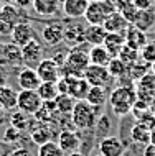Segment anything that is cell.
Listing matches in <instances>:
<instances>
[{"label":"cell","instance_id":"obj_1","mask_svg":"<svg viewBox=\"0 0 155 156\" xmlns=\"http://www.w3.org/2000/svg\"><path fill=\"white\" fill-rule=\"evenodd\" d=\"M89 46L86 43L76 48H71L66 54L65 64L61 69V77H83L89 67Z\"/></svg>","mask_w":155,"mask_h":156},{"label":"cell","instance_id":"obj_2","mask_svg":"<svg viewBox=\"0 0 155 156\" xmlns=\"http://www.w3.org/2000/svg\"><path fill=\"white\" fill-rule=\"evenodd\" d=\"M137 100L135 87L134 86H117L109 94L107 102L111 105V110L117 117H125L132 112V107Z\"/></svg>","mask_w":155,"mask_h":156},{"label":"cell","instance_id":"obj_3","mask_svg":"<svg viewBox=\"0 0 155 156\" xmlns=\"http://www.w3.org/2000/svg\"><path fill=\"white\" fill-rule=\"evenodd\" d=\"M98 119H99V108L89 105L86 100L76 102L73 112H71V125L76 130H81V132H87V130L94 128Z\"/></svg>","mask_w":155,"mask_h":156},{"label":"cell","instance_id":"obj_4","mask_svg":"<svg viewBox=\"0 0 155 156\" xmlns=\"http://www.w3.org/2000/svg\"><path fill=\"white\" fill-rule=\"evenodd\" d=\"M112 12L117 10L111 0H91L84 13V20L87 25H104L106 16L111 15Z\"/></svg>","mask_w":155,"mask_h":156},{"label":"cell","instance_id":"obj_5","mask_svg":"<svg viewBox=\"0 0 155 156\" xmlns=\"http://www.w3.org/2000/svg\"><path fill=\"white\" fill-rule=\"evenodd\" d=\"M43 100L40 99L36 90H20L18 92V102H17V110L27 113V115H35L41 108Z\"/></svg>","mask_w":155,"mask_h":156},{"label":"cell","instance_id":"obj_6","mask_svg":"<svg viewBox=\"0 0 155 156\" xmlns=\"http://www.w3.org/2000/svg\"><path fill=\"white\" fill-rule=\"evenodd\" d=\"M83 77L86 79L91 87H107L109 84H111V81H112L107 67L93 66V64H89V67L86 69V73H84Z\"/></svg>","mask_w":155,"mask_h":156},{"label":"cell","instance_id":"obj_7","mask_svg":"<svg viewBox=\"0 0 155 156\" xmlns=\"http://www.w3.org/2000/svg\"><path fill=\"white\" fill-rule=\"evenodd\" d=\"M41 82H58L61 77V69L51 58H43L41 62L35 67Z\"/></svg>","mask_w":155,"mask_h":156},{"label":"cell","instance_id":"obj_8","mask_svg":"<svg viewBox=\"0 0 155 156\" xmlns=\"http://www.w3.org/2000/svg\"><path fill=\"white\" fill-rule=\"evenodd\" d=\"M135 94H137V100L150 104V100L155 97V76L152 73H147L142 79L135 82Z\"/></svg>","mask_w":155,"mask_h":156},{"label":"cell","instance_id":"obj_9","mask_svg":"<svg viewBox=\"0 0 155 156\" xmlns=\"http://www.w3.org/2000/svg\"><path fill=\"white\" fill-rule=\"evenodd\" d=\"M22 59H23V64L27 67H31V69H35L41 62L43 49H41V44L38 43V40H33L22 48Z\"/></svg>","mask_w":155,"mask_h":156},{"label":"cell","instance_id":"obj_10","mask_svg":"<svg viewBox=\"0 0 155 156\" xmlns=\"http://www.w3.org/2000/svg\"><path fill=\"white\" fill-rule=\"evenodd\" d=\"M125 151V145L119 136L107 135L102 136L99 141V154L102 156H122Z\"/></svg>","mask_w":155,"mask_h":156},{"label":"cell","instance_id":"obj_11","mask_svg":"<svg viewBox=\"0 0 155 156\" xmlns=\"http://www.w3.org/2000/svg\"><path fill=\"white\" fill-rule=\"evenodd\" d=\"M10 36H12V43L23 48L25 44H28L30 41L35 40V30H33V27L28 22H20L18 25L13 27Z\"/></svg>","mask_w":155,"mask_h":156},{"label":"cell","instance_id":"obj_12","mask_svg":"<svg viewBox=\"0 0 155 156\" xmlns=\"http://www.w3.org/2000/svg\"><path fill=\"white\" fill-rule=\"evenodd\" d=\"M41 40L45 41V44L51 46H58L63 43L65 40V27L60 23H48L43 27L41 30Z\"/></svg>","mask_w":155,"mask_h":156},{"label":"cell","instance_id":"obj_13","mask_svg":"<svg viewBox=\"0 0 155 156\" xmlns=\"http://www.w3.org/2000/svg\"><path fill=\"white\" fill-rule=\"evenodd\" d=\"M17 82H18L22 90H38V87L41 84L36 71L31 69V67H27V66H23L20 69L18 76H17Z\"/></svg>","mask_w":155,"mask_h":156},{"label":"cell","instance_id":"obj_14","mask_svg":"<svg viewBox=\"0 0 155 156\" xmlns=\"http://www.w3.org/2000/svg\"><path fill=\"white\" fill-rule=\"evenodd\" d=\"M58 145L63 150V153H74V151L79 150V145H81V138H79L78 132L74 130H61L60 135H58Z\"/></svg>","mask_w":155,"mask_h":156},{"label":"cell","instance_id":"obj_15","mask_svg":"<svg viewBox=\"0 0 155 156\" xmlns=\"http://www.w3.org/2000/svg\"><path fill=\"white\" fill-rule=\"evenodd\" d=\"M84 31L86 27L79 23H69L65 27V43L69 46V48H76V46L84 44Z\"/></svg>","mask_w":155,"mask_h":156},{"label":"cell","instance_id":"obj_16","mask_svg":"<svg viewBox=\"0 0 155 156\" xmlns=\"http://www.w3.org/2000/svg\"><path fill=\"white\" fill-rule=\"evenodd\" d=\"M87 5H89V0H66L61 5V10H63V15L68 20L84 18Z\"/></svg>","mask_w":155,"mask_h":156},{"label":"cell","instance_id":"obj_17","mask_svg":"<svg viewBox=\"0 0 155 156\" xmlns=\"http://www.w3.org/2000/svg\"><path fill=\"white\" fill-rule=\"evenodd\" d=\"M66 79H68V95H71L76 102L86 100L87 92L91 89L86 79L84 77H66Z\"/></svg>","mask_w":155,"mask_h":156},{"label":"cell","instance_id":"obj_18","mask_svg":"<svg viewBox=\"0 0 155 156\" xmlns=\"http://www.w3.org/2000/svg\"><path fill=\"white\" fill-rule=\"evenodd\" d=\"M124 38H125V44L129 48L135 49V51H140L147 44V35L144 31H140L139 28H135L134 25H129V28L124 33Z\"/></svg>","mask_w":155,"mask_h":156},{"label":"cell","instance_id":"obj_19","mask_svg":"<svg viewBox=\"0 0 155 156\" xmlns=\"http://www.w3.org/2000/svg\"><path fill=\"white\" fill-rule=\"evenodd\" d=\"M102 27L107 33H120V35H124L125 30L129 28V23H127V20L120 15V12H112L111 15L106 16Z\"/></svg>","mask_w":155,"mask_h":156},{"label":"cell","instance_id":"obj_20","mask_svg":"<svg viewBox=\"0 0 155 156\" xmlns=\"http://www.w3.org/2000/svg\"><path fill=\"white\" fill-rule=\"evenodd\" d=\"M106 36H107V31L104 30L102 25H87L86 27L84 41L89 48H93V46H102Z\"/></svg>","mask_w":155,"mask_h":156},{"label":"cell","instance_id":"obj_21","mask_svg":"<svg viewBox=\"0 0 155 156\" xmlns=\"http://www.w3.org/2000/svg\"><path fill=\"white\" fill-rule=\"evenodd\" d=\"M33 10H35L36 15L50 18V16H54L60 13L61 3L58 0H35L33 2Z\"/></svg>","mask_w":155,"mask_h":156},{"label":"cell","instance_id":"obj_22","mask_svg":"<svg viewBox=\"0 0 155 156\" xmlns=\"http://www.w3.org/2000/svg\"><path fill=\"white\" fill-rule=\"evenodd\" d=\"M0 54H2L3 61H7L12 66H18L23 64L22 59V48L15 43H3L0 48Z\"/></svg>","mask_w":155,"mask_h":156},{"label":"cell","instance_id":"obj_23","mask_svg":"<svg viewBox=\"0 0 155 156\" xmlns=\"http://www.w3.org/2000/svg\"><path fill=\"white\" fill-rule=\"evenodd\" d=\"M17 102H18V92L10 86H3L0 89V105L5 112L17 110Z\"/></svg>","mask_w":155,"mask_h":156},{"label":"cell","instance_id":"obj_24","mask_svg":"<svg viewBox=\"0 0 155 156\" xmlns=\"http://www.w3.org/2000/svg\"><path fill=\"white\" fill-rule=\"evenodd\" d=\"M104 48L107 49V53L112 58H117V54L120 53V49L125 46V38L120 33H107L106 40H104Z\"/></svg>","mask_w":155,"mask_h":156},{"label":"cell","instance_id":"obj_25","mask_svg":"<svg viewBox=\"0 0 155 156\" xmlns=\"http://www.w3.org/2000/svg\"><path fill=\"white\" fill-rule=\"evenodd\" d=\"M132 25L135 28H139L140 31L147 33L149 30L155 28V12L153 10H139V13H137Z\"/></svg>","mask_w":155,"mask_h":156},{"label":"cell","instance_id":"obj_26","mask_svg":"<svg viewBox=\"0 0 155 156\" xmlns=\"http://www.w3.org/2000/svg\"><path fill=\"white\" fill-rule=\"evenodd\" d=\"M87 54H89V64H93V66L107 67V64L112 59V56L107 53V49L104 46H93V48H89Z\"/></svg>","mask_w":155,"mask_h":156},{"label":"cell","instance_id":"obj_27","mask_svg":"<svg viewBox=\"0 0 155 156\" xmlns=\"http://www.w3.org/2000/svg\"><path fill=\"white\" fill-rule=\"evenodd\" d=\"M109 94H107V87H91L87 92L86 102L89 105H93L96 108H101L104 104L107 102Z\"/></svg>","mask_w":155,"mask_h":156},{"label":"cell","instance_id":"obj_28","mask_svg":"<svg viewBox=\"0 0 155 156\" xmlns=\"http://www.w3.org/2000/svg\"><path fill=\"white\" fill-rule=\"evenodd\" d=\"M30 140L35 143L36 146H41V145H45V143L53 141V132H51V128H50L48 125H41L40 123L35 130L30 132Z\"/></svg>","mask_w":155,"mask_h":156},{"label":"cell","instance_id":"obj_29","mask_svg":"<svg viewBox=\"0 0 155 156\" xmlns=\"http://www.w3.org/2000/svg\"><path fill=\"white\" fill-rule=\"evenodd\" d=\"M20 18H22V10L18 7L12 5V3H5V5L0 7V20L15 27L20 23Z\"/></svg>","mask_w":155,"mask_h":156},{"label":"cell","instance_id":"obj_30","mask_svg":"<svg viewBox=\"0 0 155 156\" xmlns=\"http://www.w3.org/2000/svg\"><path fill=\"white\" fill-rule=\"evenodd\" d=\"M131 140L135 143V145L145 146V145L150 143V132L144 125H140V123L135 122V123L132 125V128H131Z\"/></svg>","mask_w":155,"mask_h":156},{"label":"cell","instance_id":"obj_31","mask_svg":"<svg viewBox=\"0 0 155 156\" xmlns=\"http://www.w3.org/2000/svg\"><path fill=\"white\" fill-rule=\"evenodd\" d=\"M54 105H56V110L60 115H71L74 105H76V100L68 94H60L54 100Z\"/></svg>","mask_w":155,"mask_h":156},{"label":"cell","instance_id":"obj_32","mask_svg":"<svg viewBox=\"0 0 155 156\" xmlns=\"http://www.w3.org/2000/svg\"><path fill=\"white\" fill-rule=\"evenodd\" d=\"M36 92H38L40 99L43 100V102H54L56 97L60 95L58 87H56V82H41Z\"/></svg>","mask_w":155,"mask_h":156},{"label":"cell","instance_id":"obj_33","mask_svg":"<svg viewBox=\"0 0 155 156\" xmlns=\"http://www.w3.org/2000/svg\"><path fill=\"white\" fill-rule=\"evenodd\" d=\"M107 71H109V74H111L112 79H122L124 76L129 73V67L125 66L119 58H112L111 62L107 64Z\"/></svg>","mask_w":155,"mask_h":156},{"label":"cell","instance_id":"obj_34","mask_svg":"<svg viewBox=\"0 0 155 156\" xmlns=\"http://www.w3.org/2000/svg\"><path fill=\"white\" fill-rule=\"evenodd\" d=\"M117 58H119L127 67H131V66H134L137 61L140 59V54H139V51H135V49L129 48V46L125 44L124 48L120 49V53L117 54Z\"/></svg>","mask_w":155,"mask_h":156},{"label":"cell","instance_id":"obj_35","mask_svg":"<svg viewBox=\"0 0 155 156\" xmlns=\"http://www.w3.org/2000/svg\"><path fill=\"white\" fill-rule=\"evenodd\" d=\"M8 122H10V126L20 130V132H25V128L28 126V115L23 112H20V110H13L10 113Z\"/></svg>","mask_w":155,"mask_h":156},{"label":"cell","instance_id":"obj_36","mask_svg":"<svg viewBox=\"0 0 155 156\" xmlns=\"http://www.w3.org/2000/svg\"><path fill=\"white\" fill-rule=\"evenodd\" d=\"M36 156H65V153H63V150L56 141H50L38 146V154Z\"/></svg>","mask_w":155,"mask_h":156},{"label":"cell","instance_id":"obj_37","mask_svg":"<svg viewBox=\"0 0 155 156\" xmlns=\"http://www.w3.org/2000/svg\"><path fill=\"white\" fill-rule=\"evenodd\" d=\"M117 12H120V15H122L124 18L127 20L129 25L134 23V20H135L137 13H139V10H137V7L132 3V0H125V3H124V5L120 7Z\"/></svg>","mask_w":155,"mask_h":156},{"label":"cell","instance_id":"obj_38","mask_svg":"<svg viewBox=\"0 0 155 156\" xmlns=\"http://www.w3.org/2000/svg\"><path fill=\"white\" fill-rule=\"evenodd\" d=\"M140 54V59L147 64H155V40L153 41H147V44L139 51Z\"/></svg>","mask_w":155,"mask_h":156},{"label":"cell","instance_id":"obj_39","mask_svg":"<svg viewBox=\"0 0 155 156\" xmlns=\"http://www.w3.org/2000/svg\"><path fill=\"white\" fill-rule=\"evenodd\" d=\"M23 140V132H20V130L13 128V126L8 125L5 128V132H3V141L7 143V145H15V143L22 141Z\"/></svg>","mask_w":155,"mask_h":156},{"label":"cell","instance_id":"obj_40","mask_svg":"<svg viewBox=\"0 0 155 156\" xmlns=\"http://www.w3.org/2000/svg\"><path fill=\"white\" fill-rule=\"evenodd\" d=\"M137 123H140V125H144L145 128L149 130V132H152V130H155V115L152 112H145L144 115L140 117L139 120H137Z\"/></svg>","mask_w":155,"mask_h":156},{"label":"cell","instance_id":"obj_41","mask_svg":"<svg viewBox=\"0 0 155 156\" xmlns=\"http://www.w3.org/2000/svg\"><path fill=\"white\" fill-rule=\"evenodd\" d=\"M96 128H98L99 133H106L109 128H111V120H109L107 115H99L98 122H96Z\"/></svg>","mask_w":155,"mask_h":156},{"label":"cell","instance_id":"obj_42","mask_svg":"<svg viewBox=\"0 0 155 156\" xmlns=\"http://www.w3.org/2000/svg\"><path fill=\"white\" fill-rule=\"evenodd\" d=\"M132 3L137 7V10H152L153 0H132Z\"/></svg>","mask_w":155,"mask_h":156},{"label":"cell","instance_id":"obj_43","mask_svg":"<svg viewBox=\"0 0 155 156\" xmlns=\"http://www.w3.org/2000/svg\"><path fill=\"white\" fill-rule=\"evenodd\" d=\"M8 156H36V154H33L31 151L27 148V146H18V148L12 150V153L8 154Z\"/></svg>","mask_w":155,"mask_h":156},{"label":"cell","instance_id":"obj_44","mask_svg":"<svg viewBox=\"0 0 155 156\" xmlns=\"http://www.w3.org/2000/svg\"><path fill=\"white\" fill-rule=\"evenodd\" d=\"M12 30H13V27H12L10 23L0 20V36H10L12 35Z\"/></svg>","mask_w":155,"mask_h":156},{"label":"cell","instance_id":"obj_45","mask_svg":"<svg viewBox=\"0 0 155 156\" xmlns=\"http://www.w3.org/2000/svg\"><path fill=\"white\" fill-rule=\"evenodd\" d=\"M33 2H35V0H13L15 7H18L20 10H25V8H28V7H33Z\"/></svg>","mask_w":155,"mask_h":156},{"label":"cell","instance_id":"obj_46","mask_svg":"<svg viewBox=\"0 0 155 156\" xmlns=\"http://www.w3.org/2000/svg\"><path fill=\"white\" fill-rule=\"evenodd\" d=\"M12 150L13 148H12L10 145H7L3 140H0V156H8L12 153Z\"/></svg>","mask_w":155,"mask_h":156},{"label":"cell","instance_id":"obj_47","mask_svg":"<svg viewBox=\"0 0 155 156\" xmlns=\"http://www.w3.org/2000/svg\"><path fill=\"white\" fill-rule=\"evenodd\" d=\"M142 156H155V146L153 145H145L144 146V151H142Z\"/></svg>","mask_w":155,"mask_h":156},{"label":"cell","instance_id":"obj_48","mask_svg":"<svg viewBox=\"0 0 155 156\" xmlns=\"http://www.w3.org/2000/svg\"><path fill=\"white\" fill-rule=\"evenodd\" d=\"M7 84V79H5V74H3V71L0 69V89H2L3 86Z\"/></svg>","mask_w":155,"mask_h":156},{"label":"cell","instance_id":"obj_49","mask_svg":"<svg viewBox=\"0 0 155 156\" xmlns=\"http://www.w3.org/2000/svg\"><path fill=\"white\" fill-rule=\"evenodd\" d=\"M149 110L155 115V97H153L152 100H150V104H149Z\"/></svg>","mask_w":155,"mask_h":156},{"label":"cell","instance_id":"obj_50","mask_svg":"<svg viewBox=\"0 0 155 156\" xmlns=\"http://www.w3.org/2000/svg\"><path fill=\"white\" fill-rule=\"evenodd\" d=\"M150 145L155 146V130H152V132H150Z\"/></svg>","mask_w":155,"mask_h":156},{"label":"cell","instance_id":"obj_51","mask_svg":"<svg viewBox=\"0 0 155 156\" xmlns=\"http://www.w3.org/2000/svg\"><path fill=\"white\" fill-rule=\"evenodd\" d=\"M66 156H86L84 153H79V151H74V153H69V154H66Z\"/></svg>","mask_w":155,"mask_h":156},{"label":"cell","instance_id":"obj_52","mask_svg":"<svg viewBox=\"0 0 155 156\" xmlns=\"http://www.w3.org/2000/svg\"><path fill=\"white\" fill-rule=\"evenodd\" d=\"M3 113H5V110H3V108H2V105H0V119L3 117Z\"/></svg>","mask_w":155,"mask_h":156},{"label":"cell","instance_id":"obj_53","mask_svg":"<svg viewBox=\"0 0 155 156\" xmlns=\"http://www.w3.org/2000/svg\"><path fill=\"white\" fill-rule=\"evenodd\" d=\"M150 71H152V74L155 76V64H152V66H150Z\"/></svg>","mask_w":155,"mask_h":156},{"label":"cell","instance_id":"obj_54","mask_svg":"<svg viewBox=\"0 0 155 156\" xmlns=\"http://www.w3.org/2000/svg\"><path fill=\"white\" fill-rule=\"evenodd\" d=\"M0 3H3V5H5V3H10V0H0Z\"/></svg>","mask_w":155,"mask_h":156},{"label":"cell","instance_id":"obj_55","mask_svg":"<svg viewBox=\"0 0 155 156\" xmlns=\"http://www.w3.org/2000/svg\"><path fill=\"white\" fill-rule=\"evenodd\" d=\"M58 2H60V3H61V5H63V3H65V2H66V0H58Z\"/></svg>","mask_w":155,"mask_h":156},{"label":"cell","instance_id":"obj_56","mask_svg":"<svg viewBox=\"0 0 155 156\" xmlns=\"http://www.w3.org/2000/svg\"><path fill=\"white\" fill-rule=\"evenodd\" d=\"M94 156H102V154H94Z\"/></svg>","mask_w":155,"mask_h":156},{"label":"cell","instance_id":"obj_57","mask_svg":"<svg viewBox=\"0 0 155 156\" xmlns=\"http://www.w3.org/2000/svg\"><path fill=\"white\" fill-rule=\"evenodd\" d=\"M89 2H91V0H89Z\"/></svg>","mask_w":155,"mask_h":156}]
</instances>
